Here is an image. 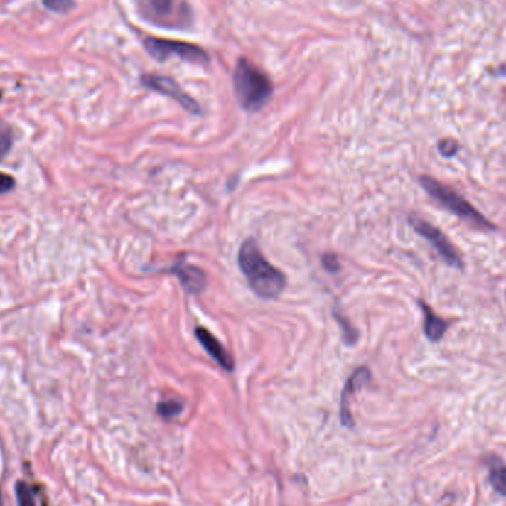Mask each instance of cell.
<instances>
[{
  "instance_id": "cell-1",
  "label": "cell",
  "mask_w": 506,
  "mask_h": 506,
  "mask_svg": "<svg viewBox=\"0 0 506 506\" xmlns=\"http://www.w3.org/2000/svg\"><path fill=\"white\" fill-rule=\"evenodd\" d=\"M239 267L249 286L262 299H276L287 284L286 276L271 265L253 239H247L239 250Z\"/></svg>"
},
{
  "instance_id": "cell-2",
  "label": "cell",
  "mask_w": 506,
  "mask_h": 506,
  "mask_svg": "<svg viewBox=\"0 0 506 506\" xmlns=\"http://www.w3.org/2000/svg\"><path fill=\"white\" fill-rule=\"evenodd\" d=\"M232 82L237 101L246 112H259L274 94L269 77L246 58L239 60Z\"/></svg>"
},
{
  "instance_id": "cell-3",
  "label": "cell",
  "mask_w": 506,
  "mask_h": 506,
  "mask_svg": "<svg viewBox=\"0 0 506 506\" xmlns=\"http://www.w3.org/2000/svg\"><path fill=\"white\" fill-rule=\"evenodd\" d=\"M421 185L426 193L437 200L440 205H443L446 209H448L451 213H455L456 216L462 220H466L475 227L484 228V230H496L495 224H492L489 220L483 216L471 203H468L462 195L455 193L451 188L443 185L440 181L434 179L431 176H421Z\"/></svg>"
},
{
  "instance_id": "cell-4",
  "label": "cell",
  "mask_w": 506,
  "mask_h": 506,
  "mask_svg": "<svg viewBox=\"0 0 506 506\" xmlns=\"http://www.w3.org/2000/svg\"><path fill=\"white\" fill-rule=\"evenodd\" d=\"M138 9L147 21L165 28H185L193 21L184 0H138Z\"/></svg>"
},
{
  "instance_id": "cell-5",
  "label": "cell",
  "mask_w": 506,
  "mask_h": 506,
  "mask_svg": "<svg viewBox=\"0 0 506 506\" xmlns=\"http://www.w3.org/2000/svg\"><path fill=\"white\" fill-rule=\"evenodd\" d=\"M147 52L157 61H166L172 57H178L193 64H206L208 53L197 45L179 42V41H166L157 38H147L144 41Z\"/></svg>"
},
{
  "instance_id": "cell-6",
  "label": "cell",
  "mask_w": 506,
  "mask_h": 506,
  "mask_svg": "<svg viewBox=\"0 0 506 506\" xmlns=\"http://www.w3.org/2000/svg\"><path fill=\"white\" fill-rule=\"evenodd\" d=\"M410 224L413 227V230L416 231L419 236H422L424 239H426L434 249L438 252V255L444 259L446 264L456 267V268H462L463 262L462 258L459 257L458 250L455 249V246L450 243V240L446 237V234L437 228L431 225L426 221H422L419 218H410Z\"/></svg>"
},
{
  "instance_id": "cell-7",
  "label": "cell",
  "mask_w": 506,
  "mask_h": 506,
  "mask_svg": "<svg viewBox=\"0 0 506 506\" xmlns=\"http://www.w3.org/2000/svg\"><path fill=\"white\" fill-rule=\"evenodd\" d=\"M141 83L151 90H156V92L161 95L171 97L181 107L185 108L188 113L202 114V107L198 105V102L193 99L188 94H185L183 87H181L173 79L166 76H157V75H144L141 77Z\"/></svg>"
},
{
  "instance_id": "cell-8",
  "label": "cell",
  "mask_w": 506,
  "mask_h": 506,
  "mask_svg": "<svg viewBox=\"0 0 506 506\" xmlns=\"http://www.w3.org/2000/svg\"><path fill=\"white\" fill-rule=\"evenodd\" d=\"M169 271L178 277L181 286H183L184 291L190 295H198L206 289L208 279L206 274L203 273V269H200L195 265L187 264L184 261V257L181 258L173 267H171Z\"/></svg>"
},
{
  "instance_id": "cell-9",
  "label": "cell",
  "mask_w": 506,
  "mask_h": 506,
  "mask_svg": "<svg viewBox=\"0 0 506 506\" xmlns=\"http://www.w3.org/2000/svg\"><path fill=\"white\" fill-rule=\"evenodd\" d=\"M369 381H370V370L367 367H358L347 381V385L343 388L340 397V421L345 426L354 425L352 414L350 410V400L352 394L363 385H366Z\"/></svg>"
},
{
  "instance_id": "cell-10",
  "label": "cell",
  "mask_w": 506,
  "mask_h": 506,
  "mask_svg": "<svg viewBox=\"0 0 506 506\" xmlns=\"http://www.w3.org/2000/svg\"><path fill=\"white\" fill-rule=\"evenodd\" d=\"M194 333H195L197 340L202 343L205 351L216 361V363H218L225 372L234 370V360H232L231 354L224 348L222 343L216 339L208 329L197 328Z\"/></svg>"
},
{
  "instance_id": "cell-11",
  "label": "cell",
  "mask_w": 506,
  "mask_h": 506,
  "mask_svg": "<svg viewBox=\"0 0 506 506\" xmlns=\"http://www.w3.org/2000/svg\"><path fill=\"white\" fill-rule=\"evenodd\" d=\"M419 303H421V308H422L424 316H425L424 332H425L426 338L431 342L440 340L444 336V333L447 332V329H448V323L446 320H443L441 317H438L436 313H434L431 310V306L426 305L424 301H421Z\"/></svg>"
},
{
  "instance_id": "cell-12",
  "label": "cell",
  "mask_w": 506,
  "mask_h": 506,
  "mask_svg": "<svg viewBox=\"0 0 506 506\" xmlns=\"http://www.w3.org/2000/svg\"><path fill=\"white\" fill-rule=\"evenodd\" d=\"M489 480L493 489L506 497V465L499 458L489 461Z\"/></svg>"
},
{
  "instance_id": "cell-13",
  "label": "cell",
  "mask_w": 506,
  "mask_h": 506,
  "mask_svg": "<svg viewBox=\"0 0 506 506\" xmlns=\"http://www.w3.org/2000/svg\"><path fill=\"white\" fill-rule=\"evenodd\" d=\"M335 318L340 324V329H342V333H343V340H345V343H348V345H355L357 340H358L357 329L350 323V320L347 317H343L340 314V311H338V310H335Z\"/></svg>"
},
{
  "instance_id": "cell-14",
  "label": "cell",
  "mask_w": 506,
  "mask_h": 506,
  "mask_svg": "<svg viewBox=\"0 0 506 506\" xmlns=\"http://www.w3.org/2000/svg\"><path fill=\"white\" fill-rule=\"evenodd\" d=\"M183 409H184L183 403L175 402V400H168V402L157 404V413L160 414L161 418H165V419H171V418L178 416V414L183 411Z\"/></svg>"
},
{
  "instance_id": "cell-15",
  "label": "cell",
  "mask_w": 506,
  "mask_h": 506,
  "mask_svg": "<svg viewBox=\"0 0 506 506\" xmlns=\"http://www.w3.org/2000/svg\"><path fill=\"white\" fill-rule=\"evenodd\" d=\"M16 499L20 506H36L34 503V493L26 483L16 484Z\"/></svg>"
},
{
  "instance_id": "cell-16",
  "label": "cell",
  "mask_w": 506,
  "mask_h": 506,
  "mask_svg": "<svg viewBox=\"0 0 506 506\" xmlns=\"http://www.w3.org/2000/svg\"><path fill=\"white\" fill-rule=\"evenodd\" d=\"M43 4L48 9L61 14H65L76 6L75 0H43Z\"/></svg>"
},
{
  "instance_id": "cell-17",
  "label": "cell",
  "mask_w": 506,
  "mask_h": 506,
  "mask_svg": "<svg viewBox=\"0 0 506 506\" xmlns=\"http://www.w3.org/2000/svg\"><path fill=\"white\" fill-rule=\"evenodd\" d=\"M438 151L441 156L444 157H453L458 151H459V146H458V142L453 141V139H443L440 141L438 144Z\"/></svg>"
},
{
  "instance_id": "cell-18",
  "label": "cell",
  "mask_w": 506,
  "mask_h": 506,
  "mask_svg": "<svg viewBox=\"0 0 506 506\" xmlns=\"http://www.w3.org/2000/svg\"><path fill=\"white\" fill-rule=\"evenodd\" d=\"M321 264L324 269H328L329 273H336V271H339V261L335 253H324L321 257Z\"/></svg>"
},
{
  "instance_id": "cell-19",
  "label": "cell",
  "mask_w": 506,
  "mask_h": 506,
  "mask_svg": "<svg viewBox=\"0 0 506 506\" xmlns=\"http://www.w3.org/2000/svg\"><path fill=\"white\" fill-rule=\"evenodd\" d=\"M14 185H15V179L11 175L0 172V194L11 191Z\"/></svg>"
},
{
  "instance_id": "cell-20",
  "label": "cell",
  "mask_w": 506,
  "mask_h": 506,
  "mask_svg": "<svg viewBox=\"0 0 506 506\" xmlns=\"http://www.w3.org/2000/svg\"><path fill=\"white\" fill-rule=\"evenodd\" d=\"M9 149H11V136L9 134H4L0 136V157H4Z\"/></svg>"
},
{
  "instance_id": "cell-21",
  "label": "cell",
  "mask_w": 506,
  "mask_h": 506,
  "mask_svg": "<svg viewBox=\"0 0 506 506\" xmlns=\"http://www.w3.org/2000/svg\"><path fill=\"white\" fill-rule=\"evenodd\" d=\"M0 506H2V496H0Z\"/></svg>"
}]
</instances>
